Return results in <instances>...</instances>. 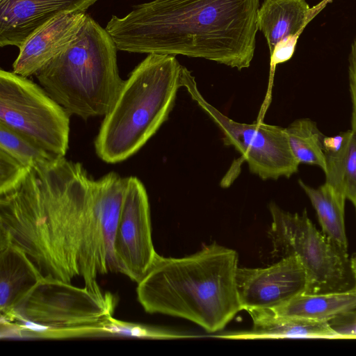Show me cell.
I'll return each instance as SVG.
<instances>
[{"label": "cell", "instance_id": "27", "mask_svg": "<svg viewBox=\"0 0 356 356\" xmlns=\"http://www.w3.org/2000/svg\"><path fill=\"white\" fill-rule=\"evenodd\" d=\"M350 268H351V271H352L353 277L355 280V283H356V255L355 257H353L351 259ZM355 286H356V284H355Z\"/></svg>", "mask_w": 356, "mask_h": 356}, {"label": "cell", "instance_id": "9", "mask_svg": "<svg viewBox=\"0 0 356 356\" xmlns=\"http://www.w3.org/2000/svg\"><path fill=\"white\" fill-rule=\"evenodd\" d=\"M181 86L220 129L224 144L233 146L248 163L250 171L264 180L289 178L300 163L291 150L286 127L257 121L240 123L228 118L205 99L195 76L184 66Z\"/></svg>", "mask_w": 356, "mask_h": 356}, {"label": "cell", "instance_id": "11", "mask_svg": "<svg viewBox=\"0 0 356 356\" xmlns=\"http://www.w3.org/2000/svg\"><path fill=\"white\" fill-rule=\"evenodd\" d=\"M126 178V188L114 241L117 271L138 283L146 275L157 253L152 238L148 195L141 181Z\"/></svg>", "mask_w": 356, "mask_h": 356}, {"label": "cell", "instance_id": "13", "mask_svg": "<svg viewBox=\"0 0 356 356\" xmlns=\"http://www.w3.org/2000/svg\"><path fill=\"white\" fill-rule=\"evenodd\" d=\"M97 0H0V46L19 47L35 31L66 13L86 12Z\"/></svg>", "mask_w": 356, "mask_h": 356}, {"label": "cell", "instance_id": "25", "mask_svg": "<svg viewBox=\"0 0 356 356\" xmlns=\"http://www.w3.org/2000/svg\"><path fill=\"white\" fill-rule=\"evenodd\" d=\"M301 33L289 35L279 41L270 53V72L267 92V106L270 102L274 74L277 65L288 61L293 56Z\"/></svg>", "mask_w": 356, "mask_h": 356}, {"label": "cell", "instance_id": "19", "mask_svg": "<svg viewBox=\"0 0 356 356\" xmlns=\"http://www.w3.org/2000/svg\"><path fill=\"white\" fill-rule=\"evenodd\" d=\"M325 182L350 200L356 211V134L327 136L324 140Z\"/></svg>", "mask_w": 356, "mask_h": 356}, {"label": "cell", "instance_id": "23", "mask_svg": "<svg viewBox=\"0 0 356 356\" xmlns=\"http://www.w3.org/2000/svg\"><path fill=\"white\" fill-rule=\"evenodd\" d=\"M31 168L0 149V194L17 185Z\"/></svg>", "mask_w": 356, "mask_h": 356}, {"label": "cell", "instance_id": "1", "mask_svg": "<svg viewBox=\"0 0 356 356\" xmlns=\"http://www.w3.org/2000/svg\"><path fill=\"white\" fill-rule=\"evenodd\" d=\"M92 178L65 157L31 168L0 194V245L22 250L44 276L71 282L79 259Z\"/></svg>", "mask_w": 356, "mask_h": 356}, {"label": "cell", "instance_id": "12", "mask_svg": "<svg viewBox=\"0 0 356 356\" xmlns=\"http://www.w3.org/2000/svg\"><path fill=\"white\" fill-rule=\"evenodd\" d=\"M236 284L243 309L276 308L305 292L307 276L299 259L289 255L264 268H238Z\"/></svg>", "mask_w": 356, "mask_h": 356}, {"label": "cell", "instance_id": "3", "mask_svg": "<svg viewBox=\"0 0 356 356\" xmlns=\"http://www.w3.org/2000/svg\"><path fill=\"white\" fill-rule=\"evenodd\" d=\"M238 257L216 243L181 258L157 254L138 282V300L149 314L183 318L208 332L222 330L243 310L236 284Z\"/></svg>", "mask_w": 356, "mask_h": 356}, {"label": "cell", "instance_id": "5", "mask_svg": "<svg viewBox=\"0 0 356 356\" xmlns=\"http://www.w3.org/2000/svg\"><path fill=\"white\" fill-rule=\"evenodd\" d=\"M117 49L106 29L87 15L76 36L35 76L70 115L85 120L104 116L124 81L119 74Z\"/></svg>", "mask_w": 356, "mask_h": 356}, {"label": "cell", "instance_id": "18", "mask_svg": "<svg viewBox=\"0 0 356 356\" xmlns=\"http://www.w3.org/2000/svg\"><path fill=\"white\" fill-rule=\"evenodd\" d=\"M266 309L282 316L330 321L356 312V286L318 293L303 292L276 308Z\"/></svg>", "mask_w": 356, "mask_h": 356}, {"label": "cell", "instance_id": "16", "mask_svg": "<svg viewBox=\"0 0 356 356\" xmlns=\"http://www.w3.org/2000/svg\"><path fill=\"white\" fill-rule=\"evenodd\" d=\"M248 312L253 322L252 331L219 337L233 339H348L328 321L282 316L266 309H252Z\"/></svg>", "mask_w": 356, "mask_h": 356}, {"label": "cell", "instance_id": "2", "mask_svg": "<svg viewBox=\"0 0 356 356\" xmlns=\"http://www.w3.org/2000/svg\"><path fill=\"white\" fill-rule=\"evenodd\" d=\"M259 7V0H154L113 15L106 30L121 51L201 58L241 70L254 57Z\"/></svg>", "mask_w": 356, "mask_h": 356}, {"label": "cell", "instance_id": "20", "mask_svg": "<svg viewBox=\"0 0 356 356\" xmlns=\"http://www.w3.org/2000/svg\"><path fill=\"white\" fill-rule=\"evenodd\" d=\"M298 184L316 212L323 234L343 254L348 255L345 227V196L325 182L313 188L302 179Z\"/></svg>", "mask_w": 356, "mask_h": 356}, {"label": "cell", "instance_id": "7", "mask_svg": "<svg viewBox=\"0 0 356 356\" xmlns=\"http://www.w3.org/2000/svg\"><path fill=\"white\" fill-rule=\"evenodd\" d=\"M269 210L272 224L268 234L273 252L282 258L295 255L299 259L307 276L305 293L345 290L351 270L348 255L316 229L307 210L292 213L273 202L269 204Z\"/></svg>", "mask_w": 356, "mask_h": 356}, {"label": "cell", "instance_id": "8", "mask_svg": "<svg viewBox=\"0 0 356 356\" xmlns=\"http://www.w3.org/2000/svg\"><path fill=\"white\" fill-rule=\"evenodd\" d=\"M70 115L42 87L13 72L0 71V123L57 157L69 147Z\"/></svg>", "mask_w": 356, "mask_h": 356}, {"label": "cell", "instance_id": "22", "mask_svg": "<svg viewBox=\"0 0 356 356\" xmlns=\"http://www.w3.org/2000/svg\"><path fill=\"white\" fill-rule=\"evenodd\" d=\"M0 149L25 165L33 168L59 158L41 148L22 134L1 123Z\"/></svg>", "mask_w": 356, "mask_h": 356}, {"label": "cell", "instance_id": "6", "mask_svg": "<svg viewBox=\"0 0 356 356\" xmlns=\"http://www.w3.org/2000/svg\"><path fill=\"white\" fill-rule=\"evenodd\" d=\"M117 298L100 286L83 288L44 276L1 324L44 338H68L102 334L113 318Z\"/></svg>", "mask_w": 356, "mask_h": 356}, {"label": "cell", "instance_id": "17", "mask_svg": "<svg viewBox=\"0 0 356 356\" xmlns=\"http://www.w3.org/2000/svg\"><path fill=\"white\" fill-rule=\"evenodd\" d=\"M312 15L306 0H264L257 10L256 23L270 53L281 40L301 33Z\"/></svg>", "mask_w": 356, "mask_h": 356}, {"label": "cell", "instance_id": "28", "mask_svg": "<svg viewBox=\"0 0 356 356\" xmlns=\"http://www.w3.org/2000/svg\"><path fill=\"white\" fill-rule=\"evenodd\" d=\"M350 339H356V321L353 325V328L348 332Z\"/></svg>", "mask_w": 356, "mask_h": 356}, {"label": "cell", "instance_id": "21", "mask_svg": "<svg viewBox=\"0 0 356 356\" xmlns=\"http://www.w3.org/2000/svg\"><path fill=\"white\" fill-rule=\"evenodd\" d=\"M286 130L293 154L300 164L316 165L325 172V136L320 131L316 123L309 118H300L291 122Z\"/></svg>", "mask_w": 356, "mask_h": 356}, {"label": "cell", "instance_id": "4", "mask_svg": "<svg viewBox=\"0 0 356 356\" xmlns=\"http://www.w3.org/2000/svg\"><path fill=\"white\" fill-rule=\"evenodd\" d=\"M181 65L169 54H149L124 81L95 140L108 163L135 154L168 119L181 86Z\"/></svg>", "mask_w": 356, "mask_h": 356}, {"label": "cell", "instance_id": "14", "mask_svg": "<svg viewBox=\"0 0 356 356\" xmlns=\"http://www.w3.org/2000/svg\"><path fill=\"white\" fill-rule=\"evenodd\" d=\"M86 17L85 12L63 13L35 31L19 47L13 72L25 77L35 75L76 36Z\"/></svg>", "mask_w": 356, "mask_h": 356}, {"label": "cell", "instance_id": "15", "mask_svg": "<svg viewBox=\"0 0 356 356\" xmlns=\"http://www.w3.org/2000/svg\"><path fill=\"white\" fill-rule=\"evenodd\" d=\"M44 275L19 247L0 245V312L1 318L12 315Z\"/></svg>", "mask_w": 356, "mask_h": 356}, {"label": "cell", "instance_id": "26", "mask_svg": "<svg viewBox=\"0 0 356 356\" xmlns=\"http://www.w3.org/2000/svg\"><path fill=\"white\" fill-rule=\"evenodd\" d=\"M348 83L351 101V129L356 134V36L348 55Z\"/></svg>", "mask_w": 356, "mask_h": 356}, {"label": "cell", "instance_id": "10", "mask_svg": "<svg viewBox=\"0 0 356 356\" xmlns=\"http://www.w3.org/2000/svg\"><path fill=\"white\" fill-rule=\"evenodd\" d=\"M126 188V178L111 172L91 179L90 200L81 234L79 259L84 286H99L98 275L117 271L113 241Z\"/></svg>", "mask_w": 356, "mask_h": 356}, {"label": "cell", "instance_id": "24", "mask_svg": "<svg viewBox=\"0 0 356 356\" xmlns=\"http://www.w3.org/2000/svg\"><path fill=\"white\" fill-rule=\"evenodd\" d=\"M104 333L120 334L136 337L153 338H182L191 337V336L181 335L163 330L148 328L146 327L129 324L117 321L112 318L104 326Z\"/></svg>", "mask_w": 356, "mask_h": 356}]
</instances>
